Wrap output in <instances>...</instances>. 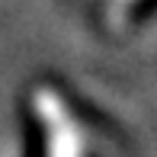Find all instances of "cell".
Here are the masks:
<instances>
[{
    "label": "cell",
    "mask_w": 157,
    "mask_h": 157,
    "mask_svg": "<svg viewBox=\"0 0 157 157\" xmlns=\"http://www.w3.org/2000/svg\"><path fill=\"white\" fill-rule=\"evenodd\" d=\"M32 106L39 112V122L45 128V157H87V138L77 125L67 103L52 87H39L32 96Z\"/></svg>",
    "instance_id": "obj_1"
},
{
    "label": "cell",
    "mask_w": 157,
    "mask_h": 157,
    "mask_svg": "<svg viewBox=\"0 0 157 157\" xmlns=\"http://www.w3.org/2000/svg\"><path fill=\"white\" fill-rule=\"evenodd\" d=\"M132 3H135V0H106V23L119 29V26L125 23V13H128Z\"/></svg>",
    "instance_id": "obj_2"
}]
</instances>
